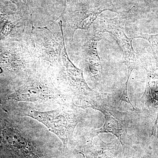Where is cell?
I'll return each mask as SVG.
<instances>
[{"label":"cell","instance_id":"cell-7","mask_svg":"<svg viewBox=\"0 0 158 158\" xmlns=\"http://www.w3.org/2000/svg\"><path fill=\"white\" fill-rule=\"evenodd\" d=\"M109 10L117 13L112 2L106 0H98L93 3L81 14L76 15L71 21V27L72 29L71 39L78 29L87 30L97 19L99 15L105 11Z\"/></svg>","mask_w":158,"mask_h":158},{"label":"cell","instance_id":"cell-12","mask_svg":"<svg viewBox=\"0 0 158 158\" xmlns=\"http://www.w3.org/2000/svg\"><path fill=\"white\" fill-rule=\"evenodd\" d=\"M81 153V154H82V155H83V157H84V158H86V157H85V155H84V154H83V153Z\"/></svg>","mask_w":158,"mask_h":158},{"label":"cell","instance_id":"cell-9","mask_svg":"<svg viewBox=\"0 0 158 158\" xmlns=\"http://www.w3.org/2000/svg\"><path fill=\"white\" fill-rule=\"evenodd\" d=\"M3 135L9 144L28 158H40L34 152L32 147L20 133L12 129L3 130Z\"/></svg>","mask_w":158,"mask_h":158},{"label":"cell","instance_id":"cell-1","mask_svg":"<svg viewBox=\"0 0 158 158\" xmlns=\"http://www.w3.org/2000/svg\"><path fill=\"white\" fill-rule=\"evenodd\" d=\"M80 108L73 104L45 112L27 110L24 112L23 116L31 117L45 125L66 148L73 138L75 128L83 118V113Z\"/></svg>","mask_w":158,"mask_h":158},{"label":"cell","instance_id":"cell-4","mask_svg":"<svg viewBox=\"0 0 158 158\" xmlns=\"http://www.w3.org/2000/svg\"><path fill=\"white\" fill-rule=\"evenodd\" d=\"M62 60L65 76L74 94L81 100L85 102L90 98L101 96L98 92L90 89L83 76V71L75 66L69 60L63 40Z\"/></svg>","mask_w":158,"mask_h":158},{"label":"cell","instance_id":"cell-6","mask_svg":"<svg viewBox=\"0 0 158 158\" xmlns=\"http://www.w3.org/2000/svg\"><path fill=\"white\" fill-rule=\"evenodd\" d=\"M61 95L52 89L37 83H30L22 87L6 98L8 102H36L61 100Z\"/></svg>","mask_w":158,"mask_h":158},{"label":"cell","instance_id":"cell-11","mask_svg":"<svg viewBox=\"0 0 158 158\" xmlns=\"http://www.w3.org/2000/svg\"><path fill=\"white\" fill-rule=\"evenodd\" d=\"M134 38H141L147 40L149 43L152 53L158 67V34H148L137 33L134 35Z\"/></svg>","mask_w":158,"mask_h":158},{"label":"cell","instance_id":"cell-5","mask_svg":"<svg viewBox=\"0 0 158 158\" xmlns=\"http://www.w3.org/2000/svg\"><path fill=\"white\" fill-rule=\"evenodd\" d=\"M141 62L145 69L147 80L145 90L141 98L144 109L149 113L156 114L154 125L158 123V72L153 67L150 57L148 55L141 56Z\"/></svg>","mask_w":158,"mask_h":158},{"label":"cell","instance_id":"cell-13","mask_svg":"<svg viewBox=\"0 0 158 158\" xmlns=\"http://www.w3.org/2000/svg\"><path fill=\"white\" fill-rule=\"evenodd\" d=\"M157 129H158V124H157Z\"/></svg>","mask_w":158,"mask_h":158},{"label":"cell","instance_id":"cell-3","mask_svg":"<svg viewBox=\"0 0 158 158\" xmlns=\"http://www.w3.org/2000/svg\"><path fill=\"white\" fill-rule=\"evenodd\" d=\"M85 102L87 104L79 107L83 109L90 108L98 110L102 113L105 118L103 126L93 131V137H96L102 133L113 134L120 142L123 151L132 145L131 140L127 132L131 119L127 113L119 111L115 107L107 103L101 96L88 99Z\"/></svg>","mask_w":158,"mask_h":158},{"label":"cell","instance_id":"cell-14","mask_svg":"<svg viewBox=\"0 0 158 158\" xmlns=\"http://www.w3.org/2000/svg\"><path fill=\"white\" fill-rule=\"evenodd\" d=\"M1 69H0V72H1Z\"/></svg>","mask_w":158,"mask_h":158},{"label":"cell","instance_id":"cell-10","mask_svg":"<svg viewBox=\"0 0 158 158\" xmlns=\"http://www.w3.org/2000/svg\"><path fill=\"white\" fill-rule=\"evenodd\" d=\"M115 146L113 143H105L100 137L97 136L94 139V148L91 152L92 158H116Z\"/></svg>","mask_w":158,"mask_h":158},{"label":"cell","instance_id":"cell-8","mask_svg":"<svg viewBox=\"0 0 158 158\" xmlns=\"http://www.w3.org/2000/svg\"><path fill=\"white\" fill-rule=\"evenodd\" d=\"M102 34L94 30L85 45V66L88 74L95 82L101 80L102 66L98 51V44L102 39Z\"/></svg>","mask_w":158,"mask_h":158},{"label":"cell","instance_id":"cell-2","mask_svg":"<svg viewBox=\"0 0 158 158\" xmlns=\"http://www.w3.org/2000/svg\"><path fill=\"white\" fill-rule=\"evenodd\" d=\"M137 9V6L135 5L128 11L117 12V16L114 18H98L94 23V29L99 34L108 32L116 40L123 51L125 62L127 68V80H129L132 71L137 69L138 64L136 52L132 46L134 38H130L126 35L124 26L127 20L135 14Z\"/></svg>","mask_w":158,"mask_h":158}]
</instances>
